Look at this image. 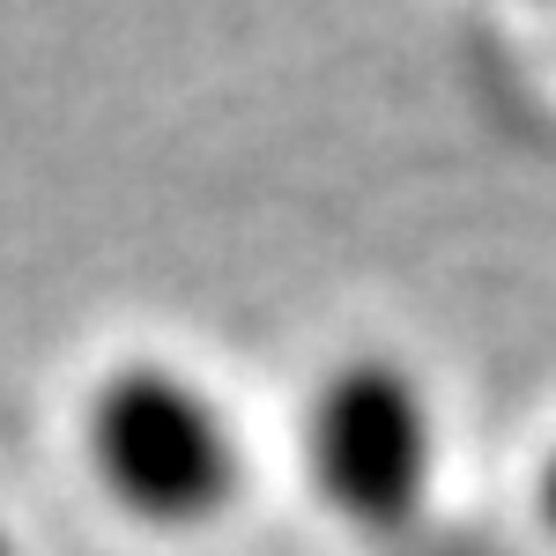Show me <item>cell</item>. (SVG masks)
<instances>
[{
    "label": "cell",
    "instance_id": "6da1fadb",
    "mask_svg": "<svg viewBox=\"0 0 556 556\" xmlns=\"http://www.w3.org/2000/svg\"><path fill=\"white\" fill-rule=\"evenodd\" d=\"M89 460L149 527H201L238 490V438L172 364H119L89 401Z\"/></svg>",
    "mask_w": 556,
    "mask_h": 556
},
{
    "label": "cell",
    "instance_id": "7a4b0ae2",
    "mask_svg": "<svg viewBox=\"0 0 556 556\" xmlns=\"http://www.w3.org/2000/svg\"><path fill=\"white\" fill-rule=\"evenodd\" d=\"M304 460L312 482L327 490V505L371 534L408 527V513L430 490V460H438V430H430V401L393 356H356L312 393L304 416Z\"/></svg>",
    "mask_w": 556,
    "mask_h": 556
},
{
    "label": "cell",
    "instance_id": "3957f363",
    "mask_svg": "<svg viewBox=\"0 0 556 556\" xmlns=\"http://www.w3.org/2000/svg\"><path fill=\"white\" fill-rule=\"evenodd\" d=\"M542 519H549V534H556V453H549V468H542Z\"/></svg>",
    "mask_w": 556,
    "mask_h": 556
},
{
    "label": "cell",
    "instance_id": "277c9868",
    "mask_svg": "<svg viewBox=\"0 0 556 556\" xmlns=\"http://www.w3.org/2000/svg\"><path fill=\"white\" fill-rule=\"evenodd\" d=\"M0 556H15V549H8V534H0Z\"/></svg>",
    "mask_w": 556,
    "mask_h": 556
}]
</instances>
